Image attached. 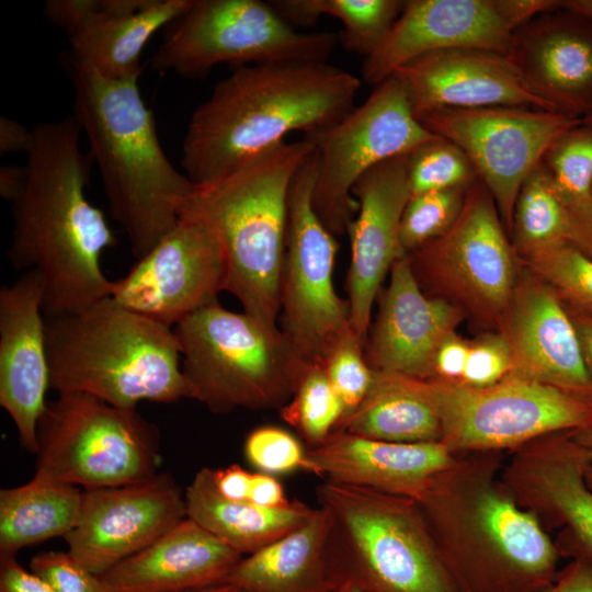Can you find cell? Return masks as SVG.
<instances>
[{
	"instance_id": "1",
	"label": "cell",
	"mask_w": 592,
	"mask_h": 592,
	"mask_svg": "<svg viewBox=\"0 0 592 592\" xmlns=\"http://www.w3.org/2000/svg\"><path fill=\"white\" fill-rule=\"evenodd\" d=\"M80 130L73 116L32 128L26 181L12 202L9 262L42 275L46 316L79 311L112 293L101 257L116 238L87 197L93 161L81 151Z\"/></svg>"
},
{
	"instance_id": "2",
	"label": "cell",
	"mask_w": 592,
	"mask_h": 592,
	"mask_svg": "<svg viewBox=\"0 0 592 592\" xmlns=\"http://www.w3.org/2000/svg\"><path fill=\"white\" fill-rule=\"evenodd\" d=\"M503 453L457 455L417 500L457 592H538L560 555L500 478Z\"/></svg>"
},
{
	"instance_id": "3",
	"label": "cell",
	"mask_w": 592,
	"mask_h": 592,
	"mask_svg": "<svg viewBox=\"0 0 592 592\" xmlns=\"http://www.w3.org/2000/svg\"><path fill=\"white\" fill-rule=\"evenodd\" d=\"M361 79L328 62L249 65L218 81L192 113L182 145L194 185L228 173L285 141L321 130L351 112Z\"/></svg>"
},
{
	"instance_id": "4",
	"label": "cell",
	"mask_w": 592,
	"mask_h": 592,
	"mask_svg": "<svg viewBox=\"0 0 592 592\" xmlns=\"http://www.w3.org/2000/svg\"><path fill=\"white\" fill-rule=\"evenodd\" d=\"M73 89V117L86 133L111 216L136 259L175 225L179 203L194 189L166 156L138 78L106 79L61 57Z\"/></svg>"
},
{
	"instance_id": "5",
	"label": "cell",
	"mask_w": 592,
	"mask_h": 592,
	"mask_svg": "<svg viewBox=\"0 0 592 592\" xmlns=\"http://www.w3.org/2000/svg\"><path fill=\"white\" fill-rule=\"evenodd\" d=\"M314 150L306 137L283 141L214 181L194 185L178 206L179 215L213 229L226 258V292L272 330L280 329L289 187Z\"/></svg>"
},
{
	"instance_id": "6",
	"label": "cell",
	"mask_w": 592,
	"mask_h": 592,
	"mask_svg": "<svg viewBox=\"0 0 592 592\" xmlns=\"http://www.w3.org/2000/svg\"><path fill=\"white\" fill-rule=\"evenodd\" d=\"M50 388L121 408L189 398L173 329L111 296L79 311L47 316Z\"/></svg>"
},
{
	"instance_id": "7",
	"label": "cell",
	"mask_w": 592,
	"mask_h": 592,
	"mask_svg": "<svg viewBox=\"0 0 592 592\" xmlns=\"http://www.w3.org/2000/svg\"><path fill=\"white\" fill-rule=\"evenodd\" d=\"M328 557L339 582L361 592H457L415 499L325 480Z\"/></svg>"
},
{
	"instance_id": "8",
	"label": "cell",
	"mask_w": 592,
	"mask_h": 592,
	"mask_svg": "<svg viewBox=\"0 0 592 592\" xmlns=\"http://www.w3.org/2000/svg\"><path fill=\"white\" fill-rule=\"evenodd\" d=\"M189 398L210 412L281 409L307 366L278 330L219 303L173 328Z\"/></svg>"
},
{
	"instance_id": "9",
	"label": "cell",
	"mask_w": 592,
	"mask_h": 592,
	"mask_svg": "<svg viewBox=\"0 0 592 592\" xmlns=\"http://www.w3.org/2000/svg\"><path fill=\"white\" fill-rule=\"evenodd\" d=\"M38 478L83 489L132 485L156 476L157 426L136 409L87 394H59L37 424Z\"/></svg>"
},
{
	"instance_id": "10",
	"label": "cell",
	"mask_w": 592,
	"mask_h": 592,
	"mask_svg": "<svg viewBox=\"0 0 592 592\" xmlns=\"http://www.w3.org/2000/svg\"><path fill=\"white\" fill-rule=\"evenodd\" d=\"M167 29L151 68L186 79L205 78L220 64L328 62L339 45L334 33L295 31L261 0H193Z\"/></svg>"
},
{
	"instance_id": "11",
	"label": "cell",
	"mask_w": 592,
	"mask_h": 592,
	"mask_svg": "<svg viewBox=\"0 0 592 592\" xmlns=\"http://www.w3.org/2000/svg\"><path fill=\"white\" fill-rule=\"evenodd\" d=\"M422 382L452 454L514 451L538 437L592 425V399L506 376L488 387Z\"/></svg>"
},
{
	"instance_id": "12",
	"label": "cell",
	"mask_w": 592,
	"mask_h": 592,
	"mask_svg": "<svg viewBox=\"0 0 592 592\" xmlns=\"http://www.w3.org/2000/svg\"><path fill=\"white\" fill-rule=\"evenodd\" d=\"M407 257L423 292L483 322L501 325L519 283V257L494 198L480 180L467 190L453 226Z\"/></svg>"
},
{
	"instance_id": "13",
	"label": "cell",
	"mask_w": 592,
	"mask_h": 592,
	"mask_svg": "<svg viewBox=\"0 0 592 592\" xmlns=\"http://www.w3.org/2000/svg\"><path fill=\"white\" fill-rule=\"evenodd\" d=\"M316 174L314 150L289 187L280 285V330L306 365H321L337 342L352 330L349 303L333 285L337 237L312 206Z\"/></svg>"
},
{
	"instance_id": "14",
	"label": "cell",
	"mask_w": 592,
	"mask_h": 592,
	"mask_svg": "<svg viewBox=\"0 0 592 592\" xmlns=\"http://www.w3.org/2000/svg\"><path fill=\"white\" fill-rule=\"evenodd\" d=\"M435 135L415 117L401 81L391 76L334 124L305 136L315 145L312 206L329 231L342 236L352 220V190L378 163L407 155Z\"/></svg>"
},
{
	"instance_id": "15",
	"label": "cell",
	"mask_w": 592,
	"mask_h": 592,
	"mask_svg": "<svg viewBox=\"0 0 592 592\" xmlns=\"http://www.w3.org/2000/svg\"><path fill=\"white\" fill-rule=\"evenodd\" d=\"M432 134L458 146L497 204L510 234L515 201L526 177L550 146L580 118L522 106L443 109L418 118Z\"/></svg>"
},
{
	"instance_id": "16",
	"label": "cell",
	"mask_w": 592,
	"mask_h": 592,
	"mask_svg": "<svg viewBox=\"0 0 592 592\" xmlns=\"http://www.w3.org/2000/svg\"><path fill=\"white\" fill-rule=\"evenodd\" d=\"M226 284V258L213 229L196 217L179 215L153 248L113 281L111 297L173 328L197 309L218 303Z\"/></svg>"
},
{
	"instance_id": "17",
	"label": "cell",
	"mask_w": 592,
	"mask_h": 592,
	"mask_svg": "<svg viewBox=\"0 0 592 592\" xmlns=\"http://www.w3.org/2000/svg\"><path fill=\"white\" fill-rule=\"evenodd\" d=\"M589 458L571 431L538 437L511 452L500 478L515 501L542 526L559 530L561 558L592 561V489Z\"/></svg>"
},
{
	"instance_id": "18",
	"label": "cell",
	"mask_w": 592,
	"mask_h": 592,
	"mask_svg": "<svg viewBox=\"0 0 592 592\" xmlns=\"http://www.w3.org/2000/svg\"><path fill=\"white\" fill-rule=\"evenodd\" d=\"M186 517L185 496L169 474L119 487L83 489L69 554L96 576L146 548Z\"/></svg>"
},
{
	"instance_id": "19",
	"label": "cell",
	"mask_w": 592,
	"mask_h": 592,
	"mask_svg": "<svg viewBox=\"0 0 592 592\" xmlns=\"http://www.w3.org/2000/svg\"><path fill=\"white\" fill-rule=\"evenodd\" d=\"M407 157L408 153L378 163L352 190L358 212L345 231L351 244L345 288L351 328L363 344L382 283L395 261L403 257L399 227L411 196Z\"/></svg>"
},
{
	"instance_id": "20",
	"label": "cell",
	"mask_w": 592,
	"mask_h": 592,
	"mask_svg": "<svg viewBox=\"0 0 592 592\" xmlns=\"http://www.w3.org/2000/svg\"><path fill=\"white\" fill-rule=\"evenodd\" d=\"M378 296V312L364 343L366 362L377 372L432 379L437 352L455 333L464 310L426 295L407 255L395 261L389 284Z\"/></svg>"
},
{
	"instance_id": "21",
	"label": "cell",
	"mask_w": 592,
	"mask_h": 592,
	"mask_svg": "<svg viewBox=\"0 0 592 592\" xmlns=\"http://www.w3.org/2000/svg\"><path fill=\"white\" fill-rule=\"evenodd\" d=\"M500 328L512 357L508 376L592 399V377L574 325L549 284L536 275L519 281Z\"/></svg>"
},
{
	"instance_id": "22",
	"label": "cell",
	"mask_w": 592,
	"mask_h": 592,
	"mask_svg": "<svg viewBox=\"0 0 592 592\" xmlns=\"http://www.w3.org/2000/svg\"><path fill=\"white\" fill-rule=\"evenodd\" d=\"M43 300L44 282L36 270L23 272L0 291V405L21 445L34 455L50 388Z\"/></svg>"
},
{
	"instance_id": "23",
	"label": "cell",
	"mask_w": 592,
	"mask_h": 592,
	"mask_svg": "<svg viewBox=\"0 0 592 592\" xmlns=\"http://www.w3.org/2000/svg\"><path fill=\"white\" fill-rule=\"evenodd\" d=\"M526 87L553 112L582 118L592 109V19L566 5L512 34L506 54Z\"/></svg>"
},
{
	"instance_id": "24",
	"label": "cell",
	"mask_w": 592,
	"mask_h": 592,
	"mask_svg": "<svg viewBox=\"0 0 592 592\" xmlns=\"http://www.w3.org/2000/svg\"><path fill=\"white\" fill-rule=\"evenodd\" d=\"M512 34L493 0H408L383 43L364 58L362 79L375 87L410 61L444 49L506 55Z\"/></svg>"
},
{
	"instance_id": "25",
	"label": "cell",
	"mask_w": 592,
	"mask_h": 592,
	"mask_svg": "<svg viewBox=\"0 0 592 592\" xmlns=\"http://www.w3.org/2000/svg\"><path fill=\"white\" fill-rule=\"evenodd\" d=\"M412 112L522 106L551 111L523 82L504 54L471 47L423 55L398 69ZM553 112V111H551Z\"/></svg>"
},
{
	"instance_id": "26",
	"label": "cell",
	"mask_w": 592,
	"mask_h": 592,
	"mask_svg": "<svg viewBox=\"0 0 592 592\" xmlns=\"http://www.w3.org/2000/svg\"><path fill=\"white\" fill-rule=\"evenodd\" d=\"M456 456L441 443H394L333 431L306 449L301 469L328 481L418 500Z\"/></svg>"
},
{
	"instance_id": "27",
	"label": "cell",
	"mask_w": 592,
	"mask_h": 592,
	"mask_svg": "<svg viewBox=\"0 0 592 592\" xmlns=\"http://www.w3.org/2000/svg\"><path fill=\"white\" fill-rule=\"evenodd\" d=\"M242 557L185 517L100 578L105 592H187L225 583Z\"/></svg>"
},
{
	"instance_id": "28",
	"label": "cell",
	"mask_w": 592,
	"mask_h": 592,
	"mask_svg": "<svg viewBox=\"0 0 592 592\" xmlns=\"http://www.w3.org/2000/svg\"><path fill=\"white\" fill-rule=\"evenodd\" d=\"M330 521L315 508L299 527L243 556L225 583L243 592H332L338 585L328 557Z\"/></svg>"
},
{
	"instance_id": "29",
	"label": "cell",
	"mask_w": 592,
	"mask_h": 592,
	"mask_svg": "<svg viewBox=\"0 0 592 592\" xmlns=\"http://www.w3.org/2000/svg\"><path fill=\"white\" fill-rule=\"evenodd\" d=\"M193 0H151L143 10L113 15L94 13L71 37L65 55L76 64L111 80L139 78L141 52L163 26L182 15Z\"/></svg>"
},
{
	"instance_id": "30",
	"label": "cell",
	"mask_w": 592,
	"mask_h": 592,
	"mask_svg": "<svg viewBox=\"0 0 592 592\" xmlns=\"http://www.w3.org/2000/svg\"><path fill=\"white\" fill-rule=\"evenodd\" d=\"M184 496L186 517L243 556L293 532L315 511V508L299 501L270 509L250 501L227 499L217 490L213 469L207 467L196 471Z\"/></svg>"
},
{
	"instance_id": "31",
	"label": "cell",
	"mask_w": 592,
	"mask_h": 592,
	"mask_svg": "<svg viewBox=\"0 0 592 592\" xmlns=\"http://www.w3.org/2000/svg\"><path fill=\"white\" fill-rule=\"evenodd\" d=\"M334 431L405 444L441 443L442 439L439 414L421 379L377 371L362 403Z\"/></svg>"
},
{
	"instance_id": "32",
	"label": "cell",
	"mask_w": 592,
	"mask_h": 592,
	"mask_svg": "<svg viewBox=\"0 0 592 592\" xmlns=\"http://www.w3.org/2000/svg\"><path fill=\"white\" fill-rule=\"evenodd\" d=\"M82 490L33 476L21 486L0 490V556L62 538L76 526Z\"/></svg>"
},
{
	"instance_id": "33",
	"label": "cell",
	"mask_w": 592,
	"mask_h": 592,
	"mask_svg": "<svg viewBox=\"0 0 592 592\" xmlns=\"http://www.w3.org/2000/svg\"><path fill=\"white\" fill-rule=\"evenodd\" d=\"M510 235L520 260L570 240L567 209L543 160L521 185Z\"/></svg>"
},
{
	"instance_id": "34",
	"label": "cell",
	"mask_w": 592,
	"mask_h": 592,
	"mask_svg": "<svg viewBox=\"0 0 592 592\" xmlns=\"http://www.w3.org/2000/svg\"><path fill=\"white\" fill-rule=\"evenodd\" d=\"M344 406L320 364L307 365L292 398L280 409L284 422L309 445L327 440L344 417Z\"/></svg>"
},
{
	"instance_id": "35",
	"label": "cell",
	"mask_w": 592,
	"mask_h": 592,
	"mask_svg": "<svg viewBox=\"0 0 592 592\" xmlns=\"http://www.w3.org/2000/svg\"><path fill=\"white\" fill-rule=\"evenodd\" d=\"M543 163L567 213L591 201L592 126L582 122L565 132L546 151Z\"/></svg>"
},
{
	"instance_id": "36",
	"label": "cell",
	"mask_w": 592,
	"mask_h": 592,
	"mask_svg": "<svg viewBox=\"0 0 592 592\" xmlns=\"http://www.w3.org/2000/svg\"><path fill=\"white\" fill-rule=\"evenodd\" d=\"M405 1L400 0H317L320 16L329 15L342 23L337 34L345 50L371 55L386 38L398 19Z\"/></svg>"
},
{
	"instance_id": "37",
	"label": "cell",
	"mask_w": 592,
	"mask_h": 592,
	"mask_svg": "<svg viewBox=\"0 0 592 592\" xmlns=\"http://www.w3.org/2000/svg\"><path fill=\"white\" fill-rule=\"evenodd\" d=\"M407 172L411 195L468 189L479 180L464 151L451 140L436 135L408 153Z\"/></svg>"
},
{
	"instance_id": "38",
	"label": "cell",
	"mask_w": 592,
	"mask_h": 592,
	"mask_svg": "<svg viewBox=\"0 0 592 592\" xmlns=\"http://www.w3.org/2000/svg\"><path fill=\"white\" fill-rule=\"evenodd\" d=\"M560 298L592 316V258L570 240L521 260Z\"/></svg>"
},
{
	"instance_id": "39",
	"label": "cell",
	"mask_w": 592,
	"mask_h": 592,
	"mask_svg": "<svg viewBox=\"0 0 592 592\" xmlns=\"http://www.w3.org/2000/svg\"><path fill=\"white\" fill-rule=\"evenodd\" d=\"M468 189L455 187L410 196L399 227L402 255L441 237L453 226L463 209Z\"/></svg>"
},
{
	"instance_id": "40",
	"label": "cell",
	"mask_w": 592,
	"mask_h": 592,
	"mask_svg": "<svg viewBox=\"0 0 592 592\" xmlns=\"http://www.w3.org/2000/svg\"><path fill=\"white\" fill-rule=\"evenodd\" d=\"M321 366L344 406V417L348 415L362 403L374 379L364 344L351 330L330 350Z\"/></svg>"
},
{
	"instance_id": "41",
	"label": "cell",
	"mask_w": 592,
	"mask_h": 592,
	"mask_svg": "<svg viewBox=\"0 0 592 592\" xmlns=\"http://www.w3.org/2000/svg\"><path fill=\"white\" fill-rule=\"evenodd\" d=\"M244 454L260 473L274 476L301 469L306 449L287 430L264 425L249 433L244 442Z\"/></svg>"
},
{
	"instance_id": "42",
	"label": "cell",
	"mask_w": 592,
	"mask_h": 592,
	"mask_svg": "<svg viewBox=\"0 0 592 592\" xmlns=\"http://www.w3.org/2000/svg\"><path fill=\"white\" fill-rule=\"evenodd\" d=\"M511 367V351L503 334L487 333L470 343L465 371L458 385L488 387L505 378Z\"/></svg>"
},
{
	"instance_id": "43",
	"label": "cell",
	"mask_w": 592,
	"mask_h": 592,
	"mask_svg": "<svg viewBox=\"0 0 592 592\" xmlns=\"http://www.w3.org/2000/svg\"><path fill=\"white\" fill-rule=\"evenodd\" d=\"M30 570L55 592H105L100 576L79 563L69 551H43L32 557Z\"/></svg>"
},
{
	"instance_id": "44",
	"label": "cell",
	"mask_w": 592,
	"mask_h": 592,
	"mask_svg": "<svg viewBox=\"0 0 592 592\" xmlns=\"http://www.w3.org/2000/svg\"><path fill=\"white\" fill-rule=\"evenodd\" d=\"M101 8V0H48L43 13L55 26L73 36Z\"/></svg>"
},
{
	"instance_id": "45",
	"label": "cell",
	"mask_w": 592,
	"mask_h": 592,
	"mask_svg": "<svg viewBox=\"0 0 592 592\" xmlns=\"http://www.w3.org/2000/svg\"><path fill=\"white\" fill-rule=\"evenodd\" d=\"M469 345L456 333L452 334L437 352L432 379L458 384L465 371Z\"/></svg>"
},
{
	"instance_id": "46",
	"label": "cell",
	"mask_w": 592,
	"mask_h": 592,
	"mask_svg": "<svg viewBox=\"0 0 592 592\" xmlns=\"http://www.w3.org/2000/svg\"><path fill=\"white\" fill-rule=\"evenodd\" d=\"M493 2L501 20L512 33L538 15L565 5V1L559 0H493Z\"/></svg>"
},
{
	"instance_id": "47",
	"label": "cell",
	"mask_w": 592,
	"mask_h": 592,
	"mask_svg": "<svg viewBox=\"0 0 592 592\" xmlns=\"http://www.w3.org/2000/svg\"><path fill=\"white\" fill-rule=\"evenodd\" d=\"M0 592H55L43 578L22 567L13 555L0 556Z\"/></svg>"
},
{
	"instance_id": "48",
	"label": "cell",
	"mask_w": 592,
	"mask_h": 592,
	"mask_svg": "<svg viewBox=\"0 0 592 592\" xmlns=\"http://www.w3.org/2000/svg\"><path fill=\"white\" fill-rule=\"evenodd\" d=\"M538 592H592V561L583 557L571 558Z\"/></svg>"
},
{
	"instance_id": "49",
	"label": "cell",
	"mask_w": 592,
	"mask_h": 592,
	"mask_svg": "<svg viewBox=\"0 0 592 592\" xmlns=\"http://www.w3.org/2000/svg\"><path fill=\"white\" fill-rule=\"evenodd\" d=\"M214 483L221 496L236 501H249L252 473L237 464L213 469Z\"/></svg>"
},
{
	"instance_id": "50",
	"label": "cell",
	"mask_w": 592,
	"mask_h": 592,
	"mask_svg": "<svg viewBox=\"0 0 592 592\" xmlns=\"http://www.w3.org/2000/svg\"><path fill=\"white\" fill-rule=\"evenodd\" d=\"M249 501L262 508H281L287 505V500L281 482L273 476L264 473L252 474Z\"/></svg>"
},
{
	"instance_id": "51",
	"label": "cell",
	"mask_w": 592,
	"mask_h": 592,
	"mask_svg": "<svg viewBox=\"0 0 592 592\" xmlns=\"http://www.w3.org/2000/svg\"><path fill=\"white\" fill-rule=\"evenodd\" d=\"M269 2L277 14L292 26H312L321 18L316 0H274Z\"/></svg>"
},
{
	"instance_id": "52",
	"label": "cell",
	"mask_w": 592,
	"mask_h": 592,
	"mask_svg": "<svg viewBox=\"0 0 592 592\" xmlns=\"http://www.w3.org/2000/svg\"><path fill=\"white\" fill-rule=\"evenodd\" d=\"M32 143V129L7 116L0 117L1 155L27 152Z\"/></svg>"
},
{
	"instance_id": "53",
	"label": "cell",
	"mask_w": 592,
	"mask_h": 592,
	"mask_svg": "<svg viewBox=\"0 0 592 592\" xmlns=\"http://www.w3.org/2000/svg\"><path fill=\"white\" fill-rule=\"evenodd\" d=\"M570 241L592 258V187L591 201L579 210L568 213Z\"/></svg>"
},
{
	"instance_id": "54",
	"label": "cell",
	"mask_w": 592,
	"mask_h": 592,
	"mask_svg": "<svg viewBox=\"0 0 592 592\" xmlns=\"http://www.w3.org/2000/svg\"><path fill=\"white\" fill-rule=\"evenodd\" d=\"M563 304L574 325L580 341L583 358L587 368L592 377V316L565 301Z\"/></svg>"
},
{
	"instance_id": "55",
	"label": "cell",
	"mask_w": 592,
	"mask_h": 592,
	"mask_svg": "<svg viewBox=\"0 0 592 592\" xmlns=\"http://www.w3.org/2000/svg\"><path fill=\"white\" fill-rule=\"evenodd\" d=\"M26 181V168L20 166H3L0 168V196L13 202L21 193Z\"/></svg>"
},
{
	"instance_id": "56",
	"label": "cell",
	"mask_w": 592,
	"mask_h": 592,
	"mask_svg": "<svg viewBox=\"0 0 592 592\" xmlns=\"http://www.w3.org/2000/svg\"><path fill=\"white\" fill-rule=\"evenodd\" d=\"M574 440L582 446L588 458L589 465L585 471V481L589 488L592 489V425L571 431Z\"/></svg>"
},
{
	"instance_id": "57",
	"label": "cell",
	"mask_w": 592,
	"mask_h": 592,
	"mask_svg": "<svg viewBox=\"0 0 592 592\" xmlns=\"http://www.w3.org/2000/svg\"><path fill=\"white\" fill-rule=\"evenodd\" d=\"M565 5L592 19V0H567Z\"/></svg>"
},
{
	"instance_id": "58",
	"label": "cell",
	"mask_w": 592,
	"mask_h": 592,
	"mask_svg": "<svg viewBox=\"0 0 592 592\" xmlns=\"http://www.w3.org/2000/svg\"><path fill=\"white\" fill-rule=\"evenodd\" d=\"M187 592H243V591L234 584L221 583V584H217V585H213V587H208V588H204L200 590H194V591H187Z\"/></svg>"
},
{
	"instance_id": "59",
	"label": "cell",
	"mask_w": 592,
	"mask_h": 592,
	"mask_svg": "<svg viewBox=\"0 0 592 592\" xmlns=\"http://www.w3.org/2000/svg\"><path fill=\"white\" fill-rule=\"evenodd\" d=\"M332 592H361L358 589L348 582L339 584Z\"/></svg>"
},
{
	"instance_id": "60",
	"label": "cell",
	"mask_w": 592,
	"mask_h": 592,
	"mask_svg": "<svg viewBox=\"0 0 592 592\" xmlns=\"http://www.w3.org/2000/svg\"><path fill=\"white\" fill-rule=\"evenodd\" d=\"M581 122L592 126V109L581 118Z\"/></svg>"
}]
</instances>
